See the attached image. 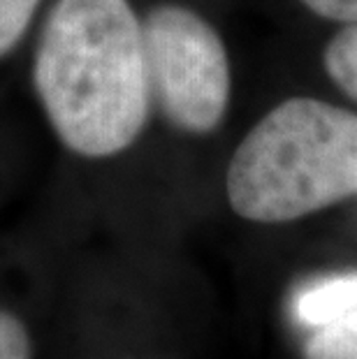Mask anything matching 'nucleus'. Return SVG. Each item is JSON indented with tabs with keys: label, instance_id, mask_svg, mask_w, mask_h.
I'll return each mask as SVG.
<instances>
[{
	"label": "nucleus",
	"instance_id": "f257e3e1",
	"mask_svg": "<svg viewBox=\"0 0 357 359\" xmlns=\"http://www.w3.org/2000/svg\"><path fill=\"white\" fill-rule=\"evenodd\" d=\"M54 135L81 158L130 149L149 118L142 21L128 0H56L33 58Z\"/></svg>",
	"mask_w": 357,
	"mask_h": 359
},
{
	"label": "nucleus",
	"instance_id": "f03ea898",
	"mask_svg": "<svg viewBox=\"0 0 357 359\" xmlns=\"http://www.w3.org/2000/svg\"><path fill=\"white\" fill-rule=\"evenodd\" d=\"M225 190L253 223H288L357 195V114L314 97L281 102L234 151Z\"/></svg>",
	"mask_w": 357,
	"mask_h": 359
},
{
	"label": "nucleus",
	"instance_id": "7ed1b4c3",
	"mask_svg": "<svg viewBox=\"0 0 357 359\" xmlns=\"http://www.w3.org/2000/svg\"><path fill=\"white\" fill-rule=\"evenodd\" d=\"M151 97L188 135L214 133L230 104V60L216 28L181 5H158L142 21Z\"/></svg>",
	"mask_w": 357,
	"mask_h": 359
},
{
	"label": "nucleus",
	"instance_id": "20e7f679",
	"mask_svg": "<svg viewBox=\"0 0 357 359\" xmlns=\"http://www.w3.org/2000/svg\"><path fill=\"white\" fill-rule=\"evenodd\" d=\"M357 306V273L316 280L295 299V313L304 325L323 327Z\"/></svg>",
	"mask_w": 357,
	"mask_h": 359
},
{
	"label": "nucleus",
	"instance_id": "39448f33",
	"mask_svg": "<svg viewBox=\"0 0 357 359\" xmlns=\"http://www.w3.org/2000/svg\"><path fill=\"white\" fill-rule=\"evenodd\" d=\"M304 359H357V306L318 327L307 341Z\"/></svg>",
	"mask_w": 357,
	"mask_h": 359
},
{
	"label": "nucleus",
	"instance_id": "423d86ee",
	"mask_svg": "<svg viewBox=\"0 0 357 359\" xmlns=\"http://www.w3.org/2000/svg\"><path fill=\"white\" fill-rule=\"evenodd\" d=\"M330 79L357 102V21L332 37L323 53Z\"/></svg>",
	"mask_w": 357,
	"mask_h": 359
},
{
	"label": "nucleus",
	"instance_id": "0eeeda50",
	"mask_svg": "<svg viewBox=\"0 0 357 359\" xmlns=\"http://www.w3.org/2000/svg\"><path fill=\"white\" fill-rule=\"evenodd\" d=\"M40 0H0V58L26 35Z\"/></svg>",
	"mask_w": 357,
	"mask_h": 359
},
{
	"label": "nucleus",
	"instance_id": "6e6552de",
	"mask_svg": "<svg viewBox=\"0 0 357 359\" xmlns=\"http://www.w3.org/2000/svg\"><path fill=\"white\" fill-rule=\"evenodd\" d=\"M0 359H33V343L26 325L0 309Z\"/></svg>",
	"mask_w": 357,
	"mask_h": 359
},
{
	"label": "nucleus",
	"instance_id": "1a4fd4ad",
	"mask_svg": "<svg viewBox=\"0 0 357 359\" xmlns=\"http://www.w3.org/2000/svg\"><path fill=\"white\" fill-rule=\"evenodd\" d=\"M302 3L323 19L344 21V24L357 21V0H302Z\"/></svg>",
	"mask_w": 357,
	"mask_h": 359
}]
</instances>
